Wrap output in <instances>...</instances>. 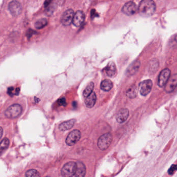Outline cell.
Wrapping results in <instances>:
<instances>
[{"instance_id": "obj_1", "label": "cell", "mask_w": 177, "mask_h": 177, "mask_svg": "<svg viewBox=\"0 0 177 177\" xmlns=\"http://www.w3.org/2000/svg\"><path fill=\"white\" fill-rule=\"evenodd\" d=\"M139 14L143 17L152 16L156 11V5L153 0H142L138 7Z\"/></svg>"}, {"instance_id": "obj_2", "label": "cell", "mask_w": 177, "mask_h": 177, "mask_svg": "<svg viewBox=\"0 0 177 177\" xmlns=\"http://www.w3.org/2000/svg\"><path fill=\"white\" fill-rule=\"evenodd\" d=\"M112 139L113 138L111 133H108L104 134L98 140V147L101 150H107L111 144Z\"/></svg>"}, {"instance_id": "obj_3", "label": "cell", "mask_w": 177, "mask_h": 177, "mask_svg": "<svg viewBox=\"0 0 177 177\" xmlns=\"http://www.w3.org/2000/svg\"><path fill=\"white\" fill-rule=\"evenodd\" d=\"M22 108L19 104H14L10 106L5 112V115L8 119H14L21 115Z\"/></svg>"}, {"instance_id": "obj_4", "label": "cell", "mask_w": 177, "mask_h": 177, "mask_svg": "<svg viewBox=\"0 0 177 177\" xmlns=\"http://www.w3.org/2000/svg\"><path fill=\"white\" fill-rule=\"evenodd\" d=\"M77 169V163L70 161L66 163L61 169V175L63 177H70L74 175Z\"/></svg>"}, {"instance_id": "obj_5", "label": "cell", "mask_w": 177, "mask_h": 177, "mask_svg": "<svg viewBox=\"0 0 177 177\" xmlns=\"http://www.w3.org/2000/svg\"><path fill=\"white\" fill-rule=\"evenodd\" d=\"M81 137V133L80 130L77 129L73 130L66 138V144L69 146H74L80 140Z\"/></svg>"}, {"instance_id": "obj_6", "label": "cell", "mask_w": 177, "mask_h": 177, "mask_svg": "<svg viewBox=\"0 0 177 177\" xmlns=\"http://www.w3.org/2000/svg\"><path fill=\"white\" fill-rule=\"evenodd\" d=\"M153 86L151 80H144L139 84L140 92L142 96H147L150 93Z\"/></svg>"}, {"instance_id": "obj_7", "label": "cell", "mask_w": 177, "mask_h": 177, "mask_svg": "<svg viewBox=\"0 0 177 177\" xmlns=\"http://www.w3.org/2000/svg\"><path fill=\"white\" fill-rule=\"evenodd\" d=\"M137 7L133 2L129 1L126 3L123 7L122 12L124 14L128 16H132L135 14L137 11Z\"/></svg>"}, {"instance_id": "obj_8", "label": "cell", "mask_w": 177, "mask_h": 177, "mask_svg": "<svg viewBox=\"0 0 177 177\" xmlns=\"http://www.w3.org/2000/svg\"><path fill=\"white\" fill-rule=\"evenodd\" d=\"M8 9L13 16H17L21 14L22 11V7L19 2L14 0L8 4Z\"/></svg>"}, {"instance_id": "obj_9", "label": "cell", "mask_w": 177, "mask_h": 177, "mask_svg": "<svg viewBox=\"0 0 177 177\" xmlns=\"http://www.w3.org/2000/svg\"><path fill=\"white\" fill-rule=\"evenodd\" d=\"M171 71L169 69H164L160 73L158 77V85L160 87H163L167 82L170 77Z\"/></svg>"}, {"instance_id": "obj_10", "label": "cell", "mask_w": 177, "mask_h": 177, "mask_svg": "<svg viewBox=\"0 0 177 177\" xmlns=\"http://www.w3.org/2000/svg\"><path fill=\"white\" fill-rule=\"evenodd\" d=\"M74 11L72 9L66 11L62 16L61 18V22L63 25L68 26L72 23L73 18Z\"/></svg>"}, {"instance_id": "obj_11", "label": "cell", "mask_w": 177, "mask_h": 177, "mask_svg": "<svg viewBox=\"0 0 177 177\" xmlns=\"http://www.w3.org/2000/svg\"><path fill=\"white\" fill-rule=\"evenodd\" d=\"M177 75H173L171 77H169L167 82L165 85V90L168 93H171L174 91L177 86Z\"/></svg>"}, {"instance_id": "obj_12", "label": "cell", "mask_w": 177, "mask_h": 177, "mask_svg": "<svg viewBox=\"0 0 177 177\" xmlns=\"http://www.w3.org/2000/svg\"><path fill=\"white\" fill-rule=\"evenodd\" d=\"M85 18V15L83 11H78L74 14L72 22L75 27H80L83 24Z\"/></svg>"}, {"instance_id": "obj_13", "label": "cell", "mask_w": 177, "mask_h": 177, "mask_svg": "<svg viewBox=\"0 0 177 177\" xmlns=\"http://www.w3.org/2000/svg\"><path fill=\"white\" fill-rule=\"evenodd\" d=\"M129 115V112L127 109L123 108L119 110L116 115V121L122 124L127 121Z\"/></svg>"}, {"instance_id": "obj_14", "label": "cell", "mask_w": 177, "mask_h": 177, "mask_svg": "<svg viewBox=\"0 0 177 177\" xmlns=\"http://www.w3.org/2000/svg\"><path fill=\"white\" fill-rule=\"evenodd\" d=\"M96 99H97V97H96V94L94 92H92L89 96L85 97V102L86 106L89 108H93L96 104Z\"/></svg>"}, {"instance_id": "obj_15", "label": "cell", "mask_w": 177, "mask_h": 177, "mask_svg": "<svg viewBox=\"0 0 177 177\" xmlns=\"http://www.w3.org/2000/svg\"><path fill=\"white\" fill-rule=\"evenodd\" d=\"M86 174V167L84 164L81 162L77 163V169L74 176L78 177H84Z\"/></svg>"}, {"instance_id": "obj_16", "label": "cell", "mask_w": 177, "mask_h": 177, "mask_svg": "<svg viewBox=\"0 0 177 177\" xmlns=\"http://www.w3.org/2000/svg\"><path fill=\"white\" fill-rule=\"evenodd\" d=\"M76 122V120L74 119H70L69 121H66L62 123L59 126V129L61 131H66L69 130L73 127Z\"/></svg>"}, {"instance_id": "obj_17", "label": "cell", "mask_w": 177, "mask_h": 177, "mask_svg": "<svg viewBox=\"0 0 177 177\" xmlns=\"http://www.w3.org/2000/svg\"><path fill=\"white\" fill-rule=\"evenodd\" d=\"M140 66V63L139 61H135V63L131 64L130 67L128 68V69H127V74L129 76H132L135 74L139 70Z\"/></svg>"}, {"instance_id": "obj_18", "label": "cell", "mask_w": 177, "mask_h": 177, "mask_svg": "<svg viewBox=\"0 0 177 177\" xmlns=\"http://www.w3.org/2000/svg\"><path fill=\"white\" fill-rule=\"evenodd\" d=\"M105 72L109 77H114L116 73V66L113 63H110L105 68Z\"/></svg>"}, {"instance_id": "obj_19", "label": "cell", "mask_w": 177, "mask_h": 177, "mask_svg": "<svg viewBox=\"0 0 177 177\" xmlns=\"http://www.w3.org/2000/svg\"><path fill=\"white\" fill-rule=\"evenodd\" d=\"M138 90L136 85H133L128 88L126 91V95L129 98H135L137 95Z\"/></svg>"}, {"instance_id": "obj_20", "label": "cell", "mask_w": 177, "mask_h": 177, "mask_svg": "<svg viewBox=\"0 0 177 177\" xmlns=\"http://www.w3.org/2000/svg\"><path fill=\"white\" fill-rule=\"evenodd\" d=\"M113 87V83L111 81L108 79H106L101 82L100 85V88L104 91H109L111 90Z\"/></svg>"}, {"instance_id": "obj_21", "label": "cell", "mask_w": 177, "mask_h": 177, "mask_svg": "<svg viewBox=\"0 0 177 177\" xmlns=\"http://www.w3.org/2000/svg\"><path fill=\"white\" fill-rule=\"evenodd\" d=\"M10 145V140L8 138H4L0 143V156L8 148Z\"/></svg>"}, {"instance_id": "obj_22", "label": "cell", "mask_w": 177, "mask_h": 177, "mask_svg": "<svg viewBox=\"0 0 177 177\" xmlns=\"http://www.w3.org/2000/svg\"><path fill=\"white\" fill-rule=\"evenodd\" d=\"M48 21L45 18H42V19H39L37 21L35 24V27L37 29H41L45 27L47 25Z\"/></svg>"}, {"instance_id": "obj_23", "label": "cell", "mask_w": 177, "mask_h": 177, "mask_svg": "<svg viewBox=\"0 0 177 177\" xmlns=\"http://www.w3.org/2000/svg\"><path fill=\"white\" fill-rule=\"evenodd\" d=\"M94 88V83H93V82L90 83L88 84V85L87 86V87L84 90V92H83V96H84V97H86L88 96H89L93 92Z\"/></svg>"}, {"instance_id": "obj_24", "label": "cell", "mask_w": 177, "mask_h": 177, "mask_svg": "<svg viewBox=\"0 0 177 177\" xmlns=\"http://www.w3.org/2000/svg\"><path fill=\"white\" fill-rule=\"evenodd\" d=\"M26 176L27 177H40L41 175L39 172L36 170L31 169L26 172Z\"/></svg>"}, {"instance_id": "obj_25", "label": "cell", "mask_w": 177, "mask_h": 177, "mask_svg": "<svg viewBox=\"0 0 177 177\" xmlns=\"http://www.w3.org/2000/svg\"><path fill=\"white\" fill-rule=\"evenodd\" d=\"M177 167L176 165H172V166H171L170 168H169V170L168 171V174L170 175H172L174 174V172H175L176 170H177Z\"/></svg>"}, {"instance_id": "obj_26", "label": "cell", "mask_w": 177, "mask_h": 177, "mask_svg": "<svg viewBox=\"0 0 177 177\" xmlns=\"http://www.w3.org/2000/svg\"><path fill=\"white\" fill-rule=\"evenodd\" d=\"M58 104L60 105H63V106H66L67 105L66 103V99L64 98H62L61 99H59L58 101Z\"/></svg>"}, {"instance_id": "obj_27", "label": "cell", "mask_w": 177, "mask_h": 177, "mask_svg": "<svg viewBox=\"0 0 177 177\" xmlns=\"http://www.w3.org/2000/svg\"><path fill=\"white\" fill-rule=\"evenodd\" d=\"M13 91H14V88L10 87L8 88V94L10 95V96H12L13 95Z\"/></svg>"}, {"instance_id": "obj_28", "label": "cell", "mask_w": 177, "mask_h": 177, "mask_svg": "<svg viewBox=\"0 0 177 177\" xmlns=\"http://www.w3.org/2000/svg\"><path fill=\"white\" fill-rule=\"evenodd\" d=\"M53 0H45V2L44 3L45 7H47L49 5V4L52 2Z\"/></svg>"}, {"instance_id": "obj_29", "label": "cell", "mask_w": 177, "mask_h": 177, "mask_svg": "<svg viewBox=\"0 0 177 177\" xmlns=\"http://www.w3.org/2000/svg\"><path fill=\"white\" fill-rule=\"evenodd\" d=\"M3 133V129L2 127H0V139L2 138Z\"/></svg>"}]
</instances>
